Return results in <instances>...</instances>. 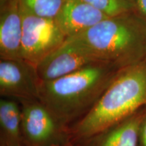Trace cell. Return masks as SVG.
<instances>
[{
  "instance_id": "cell-3",
  "label": "cell",
  "mask_w": 146,
  "mask_h": 146,
  "mask_svg": "<svg viewBox=\"0 0 146 146\" xmlns=\"http://www.w3.org/2000/svg\"><path fill=\"white\" fill-rule=\"evenodd\" d=\"M72 38L118 70L146 60V21L134 12L110 16Z\"/></svg>"
},
{
  "instance_id": "cell-10",
  "label": "cell",
  "mask_w": 146,
  "mask_h": 146,
  "mask_svg": "<svg viewBox=\"0 0 146 146\" xmlns=\"http://www.w3.org/2000/svg\"><path fill=\"white\" fill-rule=\"evenodd\" d=\"M146 108L99 133L79 146H139V133Z\"/></svg>"
},
{
  "instance_id": "cell-16",
  "label": "cell",
  "mask_w": 146,
  "mask_h": 146,
  "mask_svg": "<svg viewBox=\"0 0 146 146\" xmlns=\"http://www.w3.org/2000/svg\"><path fill=\"white\" fill-rule=\"evenodd\" d=\"M69 146H79V145H72V144H71L70 145H69Z\"/></svg>"
},
{
  "instance_id": "cell-13",
  "label": "cell",
  "mask_w": 146,
  "mask_h": 146,
  "mask_svg": "<svg viewBox=\"0 0 146 146\" xmlns=\"http://www.w3.org/2000/svg\"><path fill=\"white\" fill-rule=\"evenodd\" d=\"M108 16L133 12L132 0H83Z\"/></svg>"
},
{
  "instance_id": "cell-2",
  "label": "cell",
  "mask_w": 146,
  "mask_h": 146,
  "mask_svg": "<svg viewBox=\"0 0 146 146\" xmlns=\"http://www.w3.org/2000/svg\"><path fill=\"white\" fill-rule=\"evenodd\" d=\"M118 70L103 62L91 64L62 77L41 82L39 100L70 127L94 106Z\"/></svg>"
},
{
  "instance_id": "cell-6",
  "label": "cell",
  "mask_w": 146,
  "mask_h": 146,
  "mask_svg": "<svg viewBox=\"0 0 146 146\" xmlns=\"http://www.w3.org/2000/svg\"><path fill=\"white\" fill-rule=\"evenodd\" d=\"M98 62L101 61L83 45L74 38L68 37L35 67L40 81L47 82L62 77Z\"/></svg>"
},
{
  "instance_id": "cell-7",
  "label": "cell",
  "mask_w": 146,
  "mask_h": 146,
  "mask_svg": "<svg viewBox=\"0 0 146 146\" xmlns=\"http://www.w3.org/2000/svg\"><path fill=\"white\" fill-rule=\"evenodd\" d=\"M41 83L35 66L27 60L0 59L1 98L18 102L39 99Z\"/></svg>"
},
{
  "instance_id": "cell-9",
  "label": "cell",
  "mask_w": 146,
  "mask_h": 146,
  "mask_svg": "<svg viewBox=\"0 0 146 146\" xmlns=\"http://www.w3.org/2000/svg\"><path fill=\"white\" fill-rule=\"evenodd\" d=\"M108 17L83 0H66L56 19L68 38L87 31Z\"/></svg>"
},
{
  "instance_id": "cell-15",
  "label": "cell",
  "mask_w": 146,
  "mask_h": 146,
  "mask_svg": "<svg viewBox=\"0 0 146 146\" xmlns=\"http://www.w3.org/2000/svg\"><path fill=\"white\" fill-rule=\"evenodd\" d=\"M139 146H146V114L140 127L139 133Z\"/></svg>"
},
{
  "instance_id": "cell-8",
  "label": "cell",
  "mask_w": 146,
  "mask_h": 146,
  "mask_svg": "<svg viewBox=\"0 0 146 146\" xmlns=\"http://www.w3.org/2000/svg\"><path fill=\"white\" fill-rule=\"evenodd\" d=\"M23 15L19 0H0V59L21 57Z\"/></svg>"
},
{
  "instance_id": "cell-4",
  "label": "cell",
  "mask_w": 146,
  "mask_h": 146,
  "mask_svg": "<svg viewBox=\"0 0 146 146\" xmlns=\"http://www.w3.org/2000/svg\"><path fill=\"white\" fill-rule=\"evenodd\" d=\"M24 146H69V127L62 123L39 99L21 100Z\"/></svg>"
},
{
  "instance_id": "cell-5",
  "label": "cell",
  "mask_w": 146,
  "mask_h": 146,
  "mask_svg": "<svg viewBox=\"0 0 146 146\" xmlns=\"http://www.w3.org/2000/svg\"><path fill=\"white\" fill-rule=\"evenodd\" d=\"M22 8V7H21ZM21 57L36 65L67 39L56 18L36 16L22 8Z\"/></svg>"
},
{
  "instance_id": "cell-12",
  "label": "cell",
  "mask_w": 146,
  "mask_h": 146,
  "mask_svg": "<svg viewBox=\"0 0 146 146\" xmlns=\"http://www.w3.org/2000/svg\"><path fill=\"white\" fill-rule=\"evenodd\" d=\"M21 7L41 17L56 18L66 0H19Z\"/></svg>"
},
{
  "instance_id": "cell-14",
  "label": "cell",
  "mask_w": 146,
  "mask_h": 146,
  "mask_svg": "<svg viewBox=\"0 0 146 146\" xmlns=\"http://www.w3.org/2000/svg\"><path fill=\"white\" fill-rule=\"evenodd\" d=\"M133 12L146 21V0H132Z\"/></svg>"
},
{
  "instance_id": "cell-1",
  "label": "cell",
  "mask_w": 146,
  "mask_h": 146,
  "mask_svg": "<svg viewBox=\"0 0 146 146\" xmlns=\"http://www.w3.org/2000/svg\"><path fill=\"white\" fill-rule=\"evenodd\" d=\"M146 108V60L120 69L89 112L69 127L78 145Z\"/></svg>"
},
{
  "instance_id": "cell-11",
  "label": "cell",
  "mask_w": 146,
  "mask_h": 146,
  "mask_svg": "<svg viewBox=\"0 0 146 146\" xmlns=\"http://www.w3.org/2000/svg\"><path fill=\"white\" fill-rule=\"evenodd\" d=\"M0 146H24L21 104L10 98L0 100Z\"/></svg>"
}]
</instances>
